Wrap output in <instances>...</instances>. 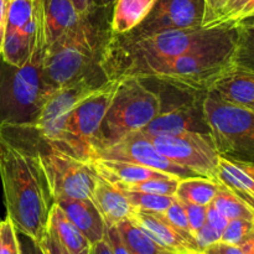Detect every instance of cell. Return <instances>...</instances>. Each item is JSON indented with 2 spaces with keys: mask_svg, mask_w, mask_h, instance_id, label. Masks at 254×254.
<instances>
[{
  "mask_svg": "<svg viewBox=\"0 0 254 254\" xmlns=\"http://www.w3.org/2000/svg\"><path fill=\"white\" fill-rule=\"evenodd\" d=\"M127 247L133 254H175L159 245L144 230L131 220H126L117 226Z\"/></svg>",
  "mask_w": 254,
  "mask_h": 254,
  "instance_id": "obj_25",
  "label": "cell"
},
{
  "mask_svg": "<svg viewBox=\"0 0 254 254\" xmlns=\"http://www.w3.org/2000/svg\"><path fill=\"white\" fill-rule=\"evenodd\" d=\"M217 180L254 210V179L245 169L241 168L237 163L221 156Z\"/></svg>",
  "mask_w": 254,
  "mask_h": 254,
  "instance_id": "obj_23",
  "label": "cell"
},
{
  "mask_svg": "<svg viewBox=\"0 0 254 254\" xmlns=\"http://www.w3.org/2000/svg\"><path fill=\"white\" fill-rule=\"evenodd\" d=\"M118 84L119 79H111L106 88L84 99L69 112L62 129L60 150L84 163L93 160L94 144Z\"/></svg>",
  "mask_w": 254,
  "mask_h": 254,
  "instance_id": "obj_10",
  "label": "cell"
},
{
  "mask_svg": "<svg viewBox=\"0 0 254 254\" xmlns=\"http://www.w3.org/2000/svg\"><path fill=\"white\" fill-rule=\"evenodd\" d=\"M106 238L108 240L109 246H111L112 253L113 254H133L127 247L124 243L123 238H122L121 233H119L117 227H107Z\"/></svg>",
  "mask_w": 254,
  "mask_h": 254,
  "instance_id": "obj_37",
  "label": "cell"
},
{
  "mask_svg": "<svg viewBox=\"0 0 254 254\" xmlns=\"http://www.w3.org/2000/svg\"><path fill=\"white\" fill-rule=\"evenodd\" d=\"M236 27L237 41L232 57L233 67L254 73V16L240 22Z\"/></svg>",
  "mask_w": 254,
  "mask_h": 254,
  "instance_id": "obj_26",
  "label": "cell"
},
{
  "mask_svg": "<svg viewBox=\"0 0 254 254\" xmlns=\"http://www.w3.org/2000/svg\"><path fill=\"white\" fill-rule=\"evenodd\" d=\"M179 181H180V179L175 178V176L164 175L160 176V178L149 179V180L134 184L129 188L123 189L122 191H138V192L156 193V195L175 196Z\"/></svg>",
  "mask_w": 254,
  "mask_h": 254,
  "instance_id": "obj_30",
  "label": "cell"
},
{
  "mask_svg": "<svg viewBox=\"0 0 254 254\" xmlns=\"http://www.w3.org/2000/svg\"><path fill=\"white\" fill-rule=\"evenodd\" d=\"M0 180L6 216L17 232L39 245L47 232L55 203L39 155L0 136Z\"/></svg>",
  "mask_w": 254,
  "mask_h": 254,
  "instance_id": "obj_1",
  "label": "cell"
},
{
  "mask_svg": "<svg viewBox=\"0 0 254 254\" xmlns=\"http://www.w3.org/2000/svg\"><path fill=\"white\" fill-rule=\"evenodd\" d=\"M94 159L130 161V163L139 164V165L146 166L160 173L173 175L180 180L197 176L189 169L183 168L164 156L154 146L150 138L141 130L126 136L113 145L106 146L96 151L93 160Z\"/></svg>",
  "mask_w": 254,
  "mask_h": 254,
  "instance_id": "obj_13",
  "label": "cell"
},
{
  "mask_svg": "<svg viewBox=\"0 0 254 254\" xmlns=\"http://www.w3.org/2000/svg\"><path fill=\"white\" fill-rule=\"evenodd\" d=\"M96 173L107 181L113 184L119 190L129 188L134 184L149 180V179L160 178L169 174L153 170L139 164L123 160H112V159H94L91 161Z\"/></svg>",
  "mask_w": 254,
  "mask_h": 254,
  "instance_id": "obj_19",
  "label": "cell"
},
{
  "mask_svg": "<svg viewBox=\"0 0 254 254\" xmlns=\"http://www.w3.org/2000/svg\"><path fill=\"white\" fill-rule=\"evenodd\" d=\"M163 215L164 217L176 228V230H179L180 232H183L184 235L189 236V237H195V236L192 235V232H191L190 223H189L185 207H184L183 202L179 201L178 198L175 197V200L171 203L170 207H169L165 212H163Z\"/></svg>",
  "mask_w": 254,
  "mask_h": 254,
  "instance_id": "obj_33",
  "label": "cell"
},
{
  "mask_svg": "<svg viewBox=\"0 0 254 254\" xmlns=\"http://www.w3.org/2000/svg\"><path fill=\"white\" fill-rule=\"evenodd\" d=\"M221 183L218 180L192 176L179 181L175 197L181 202L208 206L216 197Z\"/></svg>",
  "mask_w": 254,
  "mask_h": 254,
  "instance_id": "obj_24",
  "label": "cell"
},
{
  "mask_svg": "<svg viewBox=\"0 0 254 254\" xmlns=\"http://www.w3.org/2000/svg\"><path fill=\"white\" fill-rule=\"evenodd\" d=\"M228 0H205V16H203L202 27H206L221 11Z\"/></svg>",
  "mask_w": 254,
  "mask_h": 254,
  "instance_id": "obj_39",
  "label": "cell"
},
{
  "mask_svg": "<svg viewBox=\"0 0 254 254\" xmlns=\"http://www.w3.org/2000/svg\"><path fill=\"white\" fill-rule=\"evenodd\" d=\"M93 200L103 217L107 227H117L121 222L130 220L135 208L131 206L123 191L97 174Z\"/></svg>",
  "mask_w": 254,
  "mask_h": 254,
  "instance_id": "obj_18",
  "label": "cell"
},
{
  "mask_svg": "<svg viewBox=\"0 0 254 254\" xmlns=\"http://www.w3.org/2000/svg\"><path fill=\"white\" fill-rule=\"evenodd\" d=\"M233 30L235 27L169 30L138 39L112 34L102 60V68L108 79H122L144 64L166 61L215 44Z\"/></svg>",
  "mask_w": 254,
  "mask_h": 254,
  "instance_id": "obj_4",
  "label": "cell"
},
{
  "mask_svg": "<svg viewBox=\"0 0 254 254\" xmlns=\"http://www.w3.org/2000/svg\"><path fill=\"white\" fill-rule=\"evenodd\" d=\"M112 7L97 6L88 14L79 15L72 26L47 46L42 72L52 93L103 71L102 60L112 36Z\"/></svg>",
  "mask_w": 254,
  "mask_h": 254,
  "instance_id": "obj_2",
  "label": "cell"
},
{
  "mask_svg": "<svg viewBox=\"0 0 254 254\" xmlns=\"http://www.w3.org/2000/svg\"><path fill=\"white\" fill-rule=\"evenodd\" d=\"M40 248L44 254H71L56 238L50 228H47V232L45 235L44 240L39 243Z\"/></svg>",
  "mask_w": 254,
  "mask_h": 254,
  "instance_id": "obj_36",
  "label": "cell"
},
{
  "mask_svg": "<svg viewBox=\"0 0 254 254\" xmlns=\"http://www.w3.org/2000/svg\"><path fill=\"white\" fill-rule=\"evenodd\" d=\"M148 136L169 160L189 169L197 176L217 180L221 155L211 134L181 131Z\"/></svg>",
  "mask_w": 254,
  "mask_h": 254,
  "instance_id": "obj_11",
  "label": "cell"
},
{
  "mask_svg": "<svg viewBox=\"0 0 254 254\" xmlns=\"http://www.w3.org/2000/svg\"><path fill=\"white\" fill-rule=\"evenodd\" d=\"M203 16L205 0H156L143 22L123 36L138 39L169 30L197 29L202 27Z\"/></svg>",
  "mask_w": 254,
  "mask_h": 254,
  "instance_id": "obj_12",
  "label": "cell"
},
{
  "mask_svg": "<svg viewBox=\"0 0 254 254\" xmlns=\"http://www.w3.org/2000/svg\"><path fill=\"white\" fill-rule=\"evenodd\" d=\"M46 20L47 46L78 20L72 0H41Z\"/></svg>",
  "mask_w": 254,
  "mask_h": 254,
  "instance_id": "obj_22",
  "label": "cell"
},
{
  "mask_svg": "<svg viewBox=\"0 0 254 254\" xmlns=\"http://www.w3.org/2000/svg\"><path fill=\"white\" fill-rule=\"evenodd\" d=\"M134 223L145 231L159 245L168 248L175 254H191L202 252L196 242L195 237H189L179 230H176L163 213L151 212L135 208L133 217Z\"/></svg>",
  "mask_w": 254,
  "mask_h": 254,
  "instance_id": "obj_15",
  "label": "cell"
},
{
  "mask_svg": "<svg viewBox=\"0 0 254 254\" xmlns=\"http://www.w3.org/2000/svg\"><path fill=\"white\" fill-rule=\"evenodd\" d=\"M202 253L203 254H245L243 253V251L241 250L240 246L231 245V243L222 242V241H218V242L206 247L205 250L202 251Z\"/></svg>",
  "mask_w": 254,
  "mask_h": 254,
  "instance_id": "obj_38",
  "label": "cell"
},
{
  "mask_svg": "<svg viewBox=\"0 0 254 254\" xmlns=\"http://www.w3.org/2000/svg\"><path fill=\"white\" fill-rule=\"evenodd\" d=\"M253 226H254V222H253Z\"/></svg>",
  "mask_w": 254,
  "mask_h": 254,
  "instance_id": "obj_50",
  "label": "cell"
},
{
  "mask_svg": "<svg viewBox=\"0 0 254 254\" xmlns=\"http://www.w3.org/2000/svg\"><path fill=\"white\" fill-rule=\"evenodd\" d=\"M191 254H203L202 252H198V253H191Z\"/></svg>",
  "mask_w": 254,
  "mask_h": 254,
  "instance_id": "obj_48",
  "label": "cell"
},
{
  "mask_svg": "<svg viewBox=\"0 0 254 254\" xmlns=\"http://www.w3.org/2000/svg\"><path fill=\"white\" fill-rule=\"evenodd\" d=\"M203 109L218 154L233 163L254 166V111L226 103L210 92Z\"/></svg>",
  "mask_w": 254,
  "mask_h": 254,
  "instance_id": "obj_7",
  "label": "cell"
},
{
  "mask_svg": "<svg viewBox=\"0 0 254 254\" xmlns=\"http://www.w3.org/2000/svg\"><path fill=\"white\" fill-rule=\"evenodd\" d=\"M253 221L242 220V218L230 220L226 228L223 230L221 241L226 243H231V245L240 246L253 232Z\"/></svg>",
  "mask_w": 254,
  "mask_h": 254,
  "instance_id": "obj_31",
  "label": "cell"
},
{
  "mask_svg": "<svg viewBox=\"0 0 254 254\" xmlns=\"http://www.w3.org/2000/svg\"><path fill=\"white\" fill-rule=\"evenodd\" d=\"M156 0H116L112 7L111 30L113 35H123L143 22Z\"/></svg>",
  "mask_w": 254,
  "mask_h": 254,
  "instance_id": "obj_21",
  "label": "cell"
},
{
  "mask_svg": "<svg viewBox=\"0 0 254 254\" xmlns=\"http://www.w3.org/2000/svg\"><path fill=\"white\" fill-rule=\"evenodd\" d=\"M49 228L71 254H91L92 243L57 203H54L50 212Z\"/></svg>",
  "mask_w": 254,
  "mask_h": 254,
  "instance_id": "obj_20",
  "label": "cell"
},
{
  "mask_svg": "<svg viewBox=\"0 0 254 254\" xmlns=\"http://www.w3.org/2000/svg\"><path fill=\"white\" fill-rule=\"evenodd\" d=\"M123 193L134 208L159 213L165 212L175 200V196L156 195V193L138 192V191H123Z\"/></svg>",
  "mask_w": 254,
  "mask_h": 254,
  "instance_id": "obj_29",
  "label": "cell"
},
{
  "mask_svg": "<svg viewBox=\"0 0 254 254\" xmlns=\"http://www.w3.org/2000/svg\"><path fill=\"white\" fill-rule=\"evenodd\" d=\"M91 254H113L112 253L111 246H109L108 243V240L104 237L103 240H101L99 242L94 243V245L92 246Z\"/></svg>",
  "mask_w": 254,
  "mask_h": 254,
  "instance_id": "obj_43",
  "label": "cell"
},
{
  "mask_svg": "<svg viewBox=\"0 0 254 254\" xmlns=\"http://www.w3.org/2000/svg\"><path fill=\"white\" fill-rule=\"evenodd\" d=\"M76 12L79 15L88 14L89 11L97 7L96 0H72Z\"/></svg>",
  "mask_w": 254,
  "mask_h": 254,
  "instance_id": "obj_42",
  "label": "cell"
},
{
  "mask_svg": "<svg viewBox=\"0 0 254 254\" xmlns=\"http://www.w3.org/2000/svg\"><path fill=\"white\" fill-rule=\"evenodd\" d=\"M0 221H1V220H0Z\"/></svg>",
  "mask_w": 254,
  "mask_h": 254,
  "instance_id": "obj_51",
  "label": "cell"
},
{
  "mask_svg": "<svg viewBox=\"0 0 254 254\" xmlns=\"http://www.w3.org/2000/svg\"><path fill=\"white\" fill-rule=\"evenodd\" d=\"M116 0H96L97 6H113Z\"/></svg>",
  "mask_w": 254,
  "mask_h": 254,
  "instance_id": "obj_45",
  "label": "cell"
},
{
  "mask_svg": "<svg viewBox=\"0 0 254 254\" xmlns=\"http://www.w3.org/2000/svg\"><path fill=\"white\" fill-rule=\"evenodd\" d=\"M35 9L36 24L31 54L24 66H12L0 55V126L34 123L52 93L42 72L47 32L41 1L35 0Z\"/></svg>",
  "mask_w": 254,
  "mask_h": 254,
  "instance_id": "obj_3",
  "label": "cell"
},
{
  "mask_svg": "<svg viewBox=\"0 0 254 254\" xmlns=\"http://www.w3.org/2000/svg\"><path fill=\"white\" fill-rule=\"evenodd\" d=\"M9 1H11V0H9Z\"/></svg>",
  "mask_w": 254,
  "mask_h": 254,
  "instance_id": "obj_49",
  "label": "cell"
},
{
  "mask_svg": "<svg viewBox=\"0 0 254 254\" xmlns=\"http://www.w3.org/2000/svg\"><path fill=\"white\" fill-rule=\"evenodd\" d=\"M254 16V0H228L221 9L217 16L206 26L211 27H235L240 22Z\"/></svg>",
  "mask_w": 254,
  "mask_h": 254,
  "instance_id": "obj_28",
  "label": "cell"
},
{
  "mask_svg": "<svg viewBox=\"0 0 254 254\" xmlns=\"http://www.w3.org/2000/svg\"><path fill=\"white\" fill-rule=\"evenodd\" d=\"M245 254H254V230L253 232L240 245Z\"/></svg>",
  "mask_w": 254,
  "mask_h": 254,
  "instance_id": "obj_44",
  "label": "cell"
},
{
  "mask_svg": "<svg viewBox=\"0 0 254 254\" xmlns=\"http://www.w3.org/2000/svg\"><path fill=\"white\" fill-rule=\"evenodd\" d=\"M143 79L154 86L144 82L158 94L160 109L158 116L141 131L150 136L181 131L211 134L203 109L207 91L186 88L159 79Z\"/></svg>",
  "mask_w": 254,
  "mask_h": 254,
  "instance_id": "obj_8",
  "label": "cell"
},
{
  "mask_svg": "<svg viewBox=\"0 0 254 254\" xmlns=\"http://www.w3.org/2000/svg\"><path fill=\"white\" fill-rule=\"evenodd\" d=\"M237 41V27L228 36L201 49L166 61L144 64L124 78H153L186 88L207 91L211 84L233 67L232 57Z\"/></svg>",
  "mask_w": 254,
  "mask_h": 254,
  "instance_id": "obj_5",
  "label": "cell"
},
{
  "mask_svg": "<svg viewBox=\"0 0 254 254\" xmlns=\"http://www.w3.org/2000/svg\"><path fill=\"white\" fill-rule=\"evenodd\" d=\"M208 92L226 103L254 111V73L232 67L221 74Z\"/></svg>",
  "mask_w": 254,
  "mask_h": 254,
  "instance_id": "obj_16",
  "label": "cell"
},
{
  "mask_svg": "<svg viewBox=\"0 0 254 254\" xmlns=\"http://www.w3.org/2000/svg\"><path fill=\"white\" fill-rule=\"evenodd\" d=\"M206 222L210 226H212L213 228H216L220 232H223V230L227 226L228 220L218 210H216L212 205L207 206V215H206Z\"/></svg>",
  "mask_w": 254,
  "mask_h": 254,
  "instance_id": "obj_40",
  "label": "cell"
},
{
  "mask_svg": "<svg viewBox=\"0 0 254 254\" xmlns=\"http://www.w3.org/2000/svg\"><path fill=\"white\" fill-rule=\"evenodd\" d=\"M11 145L39 155L54 201L61 198L93 200L97 173L91 163L78 160L49 143H22Z\"/></svg>",
  "mask_w": 254,
  "mask_h": 254,
  "instance_id": "obj_9",
  "label": "cell"
},
{
  "mask_svg": "<svg viewBox=\"0 0 254 254\" xmlns=\"http://www.w3.org/2000/svg\"><path fill=\"white\" fill-rule=\"evenodd\" d=\"M211 205L220 211L228 221L242 218V220L253 221L254 222V210L248 203H246L242 198L238 197L235 192L230 190L226 185L221 183L218 192Z\"/></svg>",
  "mask_w": 254,
  "mask_h": 254,
  "instance_id": "obj_27",
  "label": "cell"
},
{
  "mask_svg": "<svg viewBox=\"0 0 254 254\" xmlns=\"http://www.w3.org/2000/svg\"><path fill=\"white\" fill-rule=\"evenodd\" d=\"M55 203L62 208L67 217L86 236L92 246L106 237L107 226L94 200L61 198L55 201Z\"/></svg>",
  "mask_w": 254,
  "mask_h": 254,
  "instance_id": "obj_17",
  "label": "cell"
},
{
  "mask_svg": "<svg viewBox=\"0 0 254 254\" xmlns=\"http://www.w3.org/2000/svg\"><path fill=\"white\" fill-rule=\"evenodd\" d=\"M32 245H34V254H44L39 245H36V243H32Z\"/></svg>",
  "mask_w": 254,
  "mask_h": 254,
  "instance_id": "obj_47",
  "label": "cell"
},
{
  "mask_svg": "<svg viewBox=\"0 0 254 254\" xmlns=\"http://www.w3.org/2000/svg\"><path fill=\"white\" fill-rule=\"evenodd\" d=\"M221 236H222V232H220V231H217L216 228H213L212 226L208 225L207 222L195 233L196 242H197L201 251H203L206 247H208V246L221 241Z\"/></svg>",
  "mask_w": 254,
  "mask_h": 254,
  "instance_id": "obj_35",
  "label": "cell"
},
{
  "mask_svg": "<svg viewBox=\"0 0 254 254\" xmlns=\"http://www.w3.org/2000/svg\"><path fill=\"white\" fill-rule=\"evenodd\" d=\"M159 97L143 79L128 77L119 79L118 88L102 122L93 148L96 151L118 143L126 136L143 130L158 116Z\"/></svg>",
  "mask_w": 254,
  "mask_h": 254,
  "instance_id": "obj_6",
  "label": "cell"
},
{
  "mask_svg": "<svg viewBox=\"0 0 254 254\" xmlns=\"http://www.w3.org/2000/svg\"><path fill=\"white\" fill-rule=\"evenodd\" d=\"M9 2V0H0V54H1L2 42H4L5 30H6Z\"/></svg>",
  "mask_w": 254,
  "mask_h": 254,
  "instance_id": "obj_41",
  "label": "cell"
},
{
  "mask_svg": "<svg viewBox=\"0 0 254 254\" xmlns=\"http://www.w3.org/2000/svg\"><path fill=\"white\" fill-rule=\"evenodd\" d=\"M36 9L35 0H11L2 42L1 56L7 64L21 67L31 54Z\"/></svg>",
  "mask_w": 254,
  "mask_h": 254,
  "instance_id": "obj_14",
  "label": "cell"
},
{
  "mask_svg": "<svg viewBox=\"0 0 254 254\" xmlns=\"http://www.w3.org/2000/svg\"><path fill=\"white\" fill-rule=\"evenodd\" d=\"M238 164V163H237ZM238 165L241 166V168L245 169L246 171H247L248 174H250L251 176L254 179V166H251V165H246V164H238Z\"/></svg>",
  "mask_w": 254,
  "mask_h": 254,
  "instance_id": "obj_46",
  "label": "cell"
},
{
  "mask_svg": "<svg viewBox=\"0 0 254 254\" xmlns=\"http://www.w3.org/2000/svg\"><path fill=\"white\" fill-rule=\"evenodd\" d=\"M0 254H21L17 231L7 216L0 221Z\"/></svg>",
  "mask_w": 254,
  "mask_h": 254,
  "instance_id": "obj_32",
  "label": "cell"
},
{
  "mask_svg": "<svg viewBox=\"0 0 254 254\" xmlns=\"http://www.w3.org/2000/svg\"><path fill=\"white\" fill-rule=\"evenodd\" d=\"M184 207H185L186 215H188L189 223H190V228L192 235L202 227L206 223V215H207V206L195 205V203H186L183 202Z\"/></svg>",
  "mask_w": 254,
  "mask_h": 254,
  "instance_id": "obj_34",
  "label": "cell"
}]
</instances>
